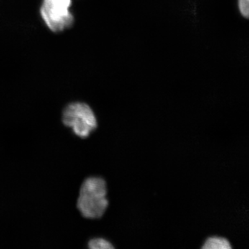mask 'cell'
<instances>
[{
	"label": "cell",
	"instance_id": "6da1fadb",
	"mask_svg": "<svg viewBox=\"0 0 249 249\" xmlns=\"http://www.w3.org/2000/svg\"><path fill=\"white\" fill-rule=\"evenodd\" d=\"M109 205L106 181L101 178H89L80 187L77 208L88 219H99Z\"/></svg>",
	"mask_w": 249,
	"mask_h": 249
},
{
	"label": "cell",
	"instance_id": "7a4b0ae2",
	"mask_svg": "<svg viewBox=\"0 0 249 249\" xmlns=\"http://www.w3.org/2000/svg\"><path fill=\"white\" fill-rule=\"evenodd\" d=\"M62 123L80 138H87L97 128V119L91 107L84 103L69 104L62 112Z\"/></svg>",
	"mask_w": 249,
	"mask_h": 249
},
{
	"label": "cell",
	"instance_id": "3957f363",
	"mask_svg": "<svg viewBox=\"0 0 249 249\" xmlns=\"http://www.w3.org/2000/svg\"><path fill=\"white\" fill-rule=\"evenodd\" d=\"M71 0H43L41 16L53 32H61L71 27L73 16L70 12Z\"/></svg>",
	"mask_w": 249,
	"mask_h": 249
},
{
	"label": "cell",
	"instance_id": "277c9868",
	"mask_svg": "<svg viewBox=\"0 0 249 249\" xmlns=\"http://www.w3.org/2000/svg\"><path fill=\"white\" fill-rule=\"evenodd\" d=\"M232 246L227 239L224 237H211L205 241L204 245L201 247L202 249H231Z\"/></svg>",
	"mask_w": 249,
	"mask_h": 249
},
{
	"label": "cell",
	"instance_id": "5b68a950",
	"mask_svg": "<svg viewBox=\"0 0 249 249\" xmlns=\"http://www.w3.org/2000/svg\"><path fill=\"white\" fill-rule=\"evenodd\" d=\"M88 247L91 249H113L114 246L111 242L103 238H94L89 242Z\"/></svg>",
	"mask_w": 249,
	"mask_h": 249
},
{
	"label": "cell",
	"instance_id": "8992f818",
	"mask_svg": "<svg viewBox=\"0 0 249 249\" xmlns=\"http://www.w3.org/2000/svg\"><path fill=\"white\" fill-rule=\"evenodd\" d=\"M239 9L243 17L248 18L249 16V0H238Z\"/></svg>",
	"mask_w": 249,
	"mask_h": 249
}]
</instances>
